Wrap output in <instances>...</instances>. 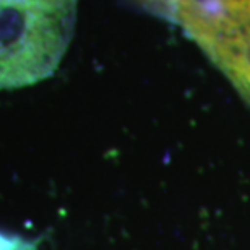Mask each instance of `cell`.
Returning a JSON list of instances; mask_svg holds the SVG:
<instances>
[{
	"mask_svg": "<svg viewBox=\"0 0 250 250\" xmlns=\"http://www.w3.org/2000/svg\"><path fill=\"white\" fill-rule=\"evenodd\" d=\"M80 0H0V89L51 78L72 42Z\"/></svg>",
	"mask_w": 250,
	"mask_h": 250,
	"instance_id": "obj_1",
	"label": "cell"
},
{
	"mask_svg": "<svg viewBox=\"0 0 250 250\" xmlns=\"http://www.w3.org/2000/svg\"><path fill=\"white\" fill-rule=\"evenodd\" d=\"M174 23L250 107V0H176Z\"/></svg>",
	"mask_w": 250,
	"mask_h": 250,
	"instance_id": "obj_2",
	"label": "cell"
},
{
	"mask_svg": "<svg viewBox=\"0 0 250 250\" xmlns=\"http://www.w3.org/2000/svg\"><path fill=\"white\" fill-rule=\"evenodd\" d=\"M145 8H148L149 12L161 15L164 18L171 17V10L176 3V0H138Z\"/></svg>",
	"mask_w": 250,
	"mask_h": 250,
	"instance_id": "obj_3",
	"label": "cell"
}]
</instances>
